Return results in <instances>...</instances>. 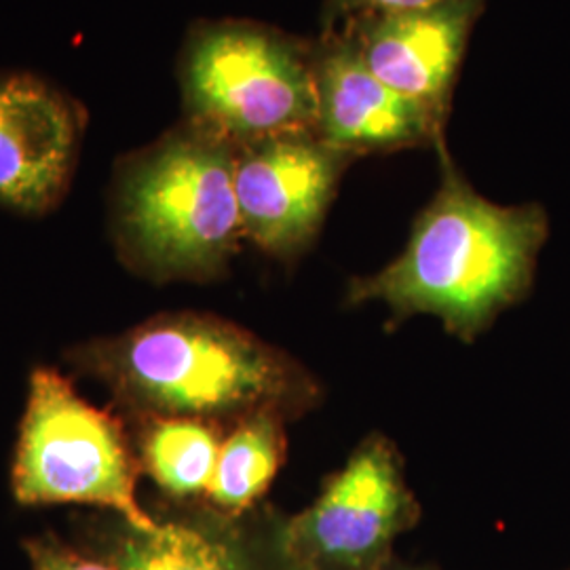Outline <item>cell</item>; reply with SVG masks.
I'll return each instance as SVG.
<instances>
[{
  "label": "cell",
  "instance_id": "6da1fadb",
  "mask_svg": "<svg viewBox=\"0 0 570 570\" xmlns=\"http://www.w3.org/2000/svg\"><path fill=\"white\" fill-rule=\"evenodd\" d=\"M435 150L440 186L416 216L406 247L381 271L353 277L345 303H379L389 324L429 315L461 343H473L529 296L550 218L543 205L482 197L450 157L446 138Z\"/></svg>",
  "mask_w": 570,
  "mask_h": 570
},
{
  "label": "cell",
  "instance_id": "7a4b0ae2",
  "mask_svg": "<svg viewBox=\"0 0 570 570\" xmlns=\"http://www.w3.org/2000/svg\"><path fill=\"white\" fill-rule=\"evenodd\" d=\"M106 376L153 416L239 423L275 414L287 423L322 404L324 387L277 346L199 313L164 315L102 353Z\"/></svg>",
  "mask_w": 570,
  "mask_h": 570
},
{
  "label": "cell",
  "instance_id": "3957f363",
  "mask_svg": "<svg viewBox=\"0 0 570 570\" xmlns=\"http://www.w3.org/2000/svg\"><path fill=\"white\" fill-rule=\"evenodd\" d=\"M119 228L127 252L161 279L225 273L245 242L235 146L184 121L125 167Z\"/></svg>",
  "mask_w": 570,
  "mask_h": 570
},
{
  "label": "cell",
  "instance_id": "277c9868",
  "mask_svg": "<svg viewBox=\"0 0 570 570\" xmlns=\"http://www.w3.org/2000/svg\"><path fill=\"white\" fill-rule=\"evenodd\" d=\"M315 41L256 21H204L180 60L184 121L233 146L315 131Z\"/></svg>",
  "mask_w": 570,
  "mask_h": 570
},
{
  "label": "cell",
  "instance_id": "5b68a950",
  "mask_svg": "<svg viewBox=\"0 0 570 570\" xmlns=\"http://www.w3.org/2000/svg\"><path fill=\"white\" fill-rule=\"evenodd\" d=\"M13 492L23 505L82 503L115 511L134 529L159 527L138 501L119 423L82 400L56 370H37L30 379Z\"/></svg>",
  "mask_w": 570,
  "mask_h": 570
},
{
  "label": "cell",
  "instance_id": "8992f818",
  "mask_svg": "<svg viewBox=\"0 0 570 570\" xmlns=\"http://www.w3.org/2000/svg\"><path fill=\"white\" fill-rule=\"evenodd\" d=\"M419 520L400 450L370 433L305 510L273 515V541L284 570H383Z\"/></svg>",
  "mask_w": 570,
  "mask_h": 570
},
{
  "label": "cell",
  "instance_id": "52a82bcc",
  "mask_svg": "<svg viewBox=\"0 0 570 570\" xmlns=\"http://www.w3.org/2000/svg\"><path fill=\"white\" fill-rule=\"evenodd\" d=\"M355 161L315 131L235 146V193L245 242L287 265L305 256Z\"/></svg>",
  "mask_w": 570,
  "mask_h": 570
},
{
  "label": "cell",
  "instance_id": "ba28073f",
  "mask_svg": "<svg viewBox=\"0 0 570 570\" xmlns=\"http://www.w3.org/2000/svg\"><path fill=\"white\" fill-rule=\"evenodd\" d=\"M315 134L355 159L407 148H435L446 131L423 104L381 81L343 30H324L313 47Z\"/></svg>",
  "mask_w": 570,
  "mask_h": 570
},
{
  "label": "cell",
  "instance_id": "9c48e42d",
  "mask_svg": "<svg viewBox=\"0 0 570 570\" xmlns=\"http://www.w3.org/2000/svg\"><path fill=\"white\" fill-rule=\"evenodd\" d=\"M487 4L489 0H442L366 13L327 30H343L381 81L446 122L469 37Z\"/></svg>",
  "mask_w": 570,
  "mask_h": 570
},
{
  "label": "cell",
  "instance_id": "30bf717a",
  "mask_svg": "<svg viewBox=\"0 0 570 570\" xmlns=\"http://www.w3.org/2000/svg\"><path fill=\"white\" fill-rule=\"evenodd\" d=\"M79 119L56 89L32 77H0V204L42 212L70 178Z\"/></svg>",
  "mask_w": 570,
  "mask_h": 570
},
{
  "label": "cell",
  "instance_id": "8fae6325",
  "mask_svg": "<svg viewBox=\"0 0 570 570\" xmlns=\"http://www.w3.org/2000/svg\"><path fill=\"white\" fill-rule=\"evenodd\" d=\"M244 518L159 522L138 530L122 522L104 543V560L119 570H284L273 541V515L242 524Z\"/></svg>",
  "mask_w": 570,
  "mask_h": 570
},
{
  "label": "cell",
  "instance_id": "7c38bea8",
  "mask_svg": "<svg viewBox=\"0 0 570 570\" xmlns=\"http://www.w3.org/2000/svg\"><path fill=\"white\" fill-rule=\"evenodd\" d=\"M282 416L256 414L235 423L223 438L205 501L212 513L244 518L275 482L284 465L287 438Z\"/></svg>",
  "mask_w": 570,
  "mask_h": 570
},
{
  "label": "cell",
  "instance_id": "4fadbf2b",
  "mask_svg": "<svg viewBox=\"0 0 570 570\" xmlns=\"http://www.w3.org/2000/svg\"><path fill=\"white\" fill-rule=\"evenodd\" d=\"M223 438L216 423L153 416L144 435V465L165 494L180 501L205 499Z\"/></svg>",
  "mask_w": 570,
  "mask_h": 570
},
{
  "label": "cell",
  "instance_id": "5bb4252c",
  "mask_svg": "<svg viewBox=\"0 0 570 570\" xmlns=\"http://www.w3.org/2000/svg\"><path fill=\"white\" fill-rule=\"evenodd\" d=\"M32 570H119L104 558H91L68 548L53 534H45L26 543Z\"/></svg>",
  "mask_w": 570,
  "mask_h": 570
},
{
  "label": "cell",
  "instance_id": "9a60e30c",
  "mask_svg": "<svg viewBox=\"0 0 570 570\" xmlns=\"http://www.w3.org/2000/svg\"><path fill=\"white\" fill-rule=\"evenodd\" d=\"M442 0H326L322 23L324 30L334 28L338 23L366 13H383V11H406V9H419L429 7Z\"/></svg>",
  "mask_w": 570,
  "mask_h": 570
},
{
  "label": "cell",
  "instance_id": "2e32d148",
  "mask_svg": "<svg viewBox=\"0 0 570 570\" xmlns=\"http://www.w3.org/2000/svg\"><path fill=\"white\" fill-rule=\"evenodd\" d=\"M383 570H440L435 569V567H429V564H412V562H404V560H393L391 564H389L387 569Z\"/></svg>",
  "mask_w": 570,
  "mask_h": 570
},
{
  "label": "cell",
  "instance_id": "e0dca14e",
  "mask_svg": "<svg viewBox=\"0 0 570 570\" xmlns=\"http://www.w3.org/2000/svg\"><path fill=\"white\" fill-rule=\"evenodd\" d=\"M567 570H570V569H567Z\"/></svg>",
  "mask_w": 570,
  "mask_h": 570
}]
</instances>
